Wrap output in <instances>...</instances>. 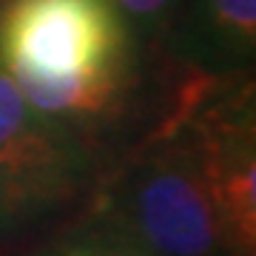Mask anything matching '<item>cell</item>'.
<instances>
[{"label":"cell","mask_w":256,"mask_h":256,"mask_svg":"<svg viewBox=\"0 0 256 256\" xmlns=\"http://www.w3.org/2000/svg\"><path fill=\"white\" fill-rule=\"evenodd\" d=\"M234 256H256V97L250 72L220 74L188 117Z\"/></svg>","instance_id":"277c9868"},{"label":"cell","mask_w":256,"mask_h":256,"mask_svg":"<svg viewBox=\"0 0 256 256\" xmlns=\"http://www.w3.org/2000/svg\"><path fill=\"white\" fill-rule=\"evenodd\" d=\"M26 256H66V250L60 248V242H57L54 236H48L46 242H40V245H37L34 250H28Z\"/></svg>","instance_id":"ba28073f"},{"label":"cell","mask_w":256,"mask_h":256,"mask_svg":"<svg viewBox=\"0 0 256 256\" xmlns=\"http://www.w3.org/2000/svg\"><path fill=\"white\" fill-rule=\"evenodd\" d=\"M205 12L216 52H222V74L242 72V63L254 54L256 43V0H205Z\"/></svg>","instance_id":"8992f818"},{"label":"cell","mask_w":256,"mask_h":256,"mask_svg":"<svg viewBox=\"0 0 256 256\" xmlns=\"http://www.w3.org/2000/svg\"><path fill=\"white\" fill-rule=\"evenodd\" d=\"M134 63L114 0H0V68L20 88L100 80Z\"/></svg>","instance_id":"3957f363"},{"label":"cell","mask_w":256,"mask_h":256,"mask_svg":"<svg viewBox=\"0 0 256 256\" xmlns=\"http://www.w3.org/2000/svg\"><path fill=\"white\" fill-rule=\"evenodd\" d=\"M97 185L92 154L0 68V242L57 230L92 202Z\"/></svg>","instance_id":"7a4b0ae2"},{"label":"cell","mask_w":256,"mask_h":256,"mask_svg":"<svg viewBox=\"0 0 256 256\" xmlns=\"http://www.w3.org/2000/svg\"><path fill=\"white\" fill-rule=\"evenodd\" d=\"M171 3L174 0H114V6L122 14L140 20V23H154V20H160L165 12L171 9Z\"/></svg>","instance_id":"52a82bcc"},{"label":"cell","mask_w":256,"mask_h":256,"mask_svg":"<svg viewBox=\"0 0 256 256\" xmlns=\"http://www.w3.org/2000/svg\"><path fill=\"white\" fill-rule=\"evenodd\" d=\"M92 202L156 256H234L188 120L168 122L100 180Z\"/></svg>","instance_id":"6da1fadb"},{"label":"cell","mask_w":256,"mask_h":256,"mask_svg":"<svg viewBox=\"0 0 256 256\" xmlns=\"http://www.w3.org/2000/svg\"><path fill=\"white\" fill-rule=\"evenodd\" d=\"M66 256H156L102 208L88 202L86 208L54 230Z\"/></svg>","instance_id":"5b68a950"}]
</instances>
